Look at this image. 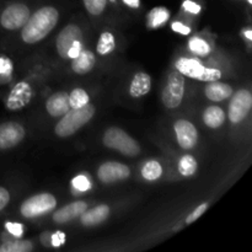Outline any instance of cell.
<instances>
[{"instance_id": "1", "label": "cell", "mask_w": 252, "mask_h": 252, "mask_svg": "<svg viewBox=\"0 0 252 252\" xmlns=\"http://www.w3.org/2000/svg\"><path fill=\"white\" fill-rule=\"evenodd\" d=\"M59 12L53 6H43L30 15L26 24L22 26L21 37L26 43H36L42 41L58 24Z\"/></svg>"}, {"instance_id": "2", "label": "cell", "mask_w": 252, "mask_h": 252, "mask_svg": "<svg viewBox=\"0 0 252 252\" xmlns=\"http://www.w3.org/2000/svg\"><path fill=\"white\" fill-rule=\"evenodd\" d=\"M95 115V107L90 102L79 108H70L54 128V133L61 138H66L78 132Z\"/></svg>"}, {"instance_id": "3", "label": "cell", "mask_w": 252, "mask_h": 252, "mask_svg": "<svg viewBox=\"0 0 252 252\" xmlns=\"http://www.w3.org/2000/svg\"><path fill=\"white\" fill-rule=\"evenodd\" d=\"M103 144L127 157H135L140 153L137 140L118 127H111L106 130L103 134Z\"/></svg>"}, {"instance_id": "4", "label": "cell", "mask_w": 252, "mask_h": 252, "mask_svg": "<svg viewBox=\"0 0 252 252\" xmlns=\"http://www.w3.org/2000/svg\"><path fill=\"white\" fill-rule=\"evenodd\" d=\"M176 69L184 76L197 79L201 81H218L221 78V71L214 68H206L197 59L180 58L176 62Z\"/></svg>"}, {"instance_id": "5", "label": "cell", "mask_w": 252, "mask_h": 252, "mask_svg": "<svg viewBox=\"0 0 252 252\" xmlns=\"http://www.w3.org/2000/svg\"><path fill=\"white\" fill-rule=\"evenodd\" d=\"M57 206V199L51 193H39L27 198L20 207L22 217L25 218H36L44 216L53 211Z\"/></svg>"}, {"instance_id": "6", "label": "cell", "mask_w": 252, "mask_h": 252, "mask_svg": "<svg viewBox=\"0 0 252 252\" xmlns=\"http://www.w3.org/2000/svg\"><path fill=\"white\" fill-rule=\"evenodd\" d=\"M185 95V76L174 70L167 76V83L162 90V102L167 108H176L181 105Z\"/></svg>"}, {"instance_id": "7", "label": "cell", "mask_w": 252, "mask_h": 252, "mask_svg": "<svg viewBox=\"0 0 252 252\" xmlns=\"http://www.w3.org/2000/svg\"><path fill=\"white\" fill-rule=\"evenodd\" d=\"M30 9L25 4L15 2L9 5L4 9L0 16V24L4 29L15 31V30L22 29L30 17Z\"/></svg>"}, {"instance_id": "8", "label": "cell", "mask_w": 252, "mask_h": 252, "mask_svg": "<svg viewBox=\"0 0 252 252\" xmlns=\"http://www.w3.org/2000/svg\"><path fill=\"white\" fill-rule=\"evenodd\" d=\"M252 107V95L249 90H239L229 105V120L234 125L243 122Z\"/></svg>"}, {"instance_id": "9", "label": "cell", "mask_w": 252, "mask_h": 252, "mask_svg": "<svg viewBox=\"0 0 252 252\" xmlns=\"http://www.w3.org/2000/svg\"><path fill=\"white\" fill-rule=\"evenodd\" d=\"M25 128L17 122H5L0 125V149L6 150L16 147L24 140Z\"/></svg>"}, {"instance_id": "10", "label": "cell", "mask_w": 252, "mask_h": 252, "mask_svg": "<svg viewBox=\"0 0 252 252\" xmlns=\"http://www.w3.org/2000/svg\"><path fill=\"white\" fill-rule=\"evenodd\" d=\"M177 143L185 150H191L198 142V132L193 123L186 120H179L174 126Z\"/></svg>"}, {"instance_id": "11", "label": "cell", "mask_w": 252, "mask_h": 252, "mask_svg": "<svg viewBox=\"0 0 252 252\" xmlns=\"http://www.w3.org/2000/svg\"><path fill=\"white\" fill-rule=\"evenodd\" d=\"M32 96H33V91L30 84H27L26 81L17 83L10 91L9 97L6 100V107L11 111L21 110L25 106L29 105L30 101L32 100Z\"/></svg>"}, {"instance_id": "12", "label": "cell", "mask_w": 252, "mask_h": 252, "mask_svg": "<svg viewBox=\"0 0 252 252\" xmlns=\"http://www.w3.org/2000/svg\"><path fill=\"white\" fill-rule=\"evenodd\" d=\"M130 170L127 165L121 162H105L97 170V177L103 184H112L128 179Z\"/></svg>"}, {"instance_id": "13", "label": "cell", "mask_w": 252, "mask_h": 252, "mask_svg": "<svg viewBox=\"0 0 252 252\" xmlns=\"http://www.w3.org/2000/svg\"><path fill=\"white\" fill-rule=\"evenodd\" d=\"M83 38V32H81L80 27L76 25H68L64 27L61 32H59L58 37H57V52L62 58H66L68 56V51L71 47V44L78 39Z\"/></svg>"}, {"instance_id": "14", "label": "cell", "mask_w": 252, "mask_h": 252, "mask_svg": "<svg viewBox=\"0 0 252 252\" xmlns=\"http://www.w3.org/2000/svg\"><path fill=\"white\" fill-rule=\"evenodd\" d=\"M46 108L47 112H48L52 117H62L63 115H65V113L70 110V105H69V94L64 93V91H59V93L53 94V95L47 100Z\"/></svg>"}, {"instance_id": "15", "label": "cell", "mask_w": 252, "mask_h": 252, "mask_svg": "<svg viewBox=\"0 0 252 252\" xmlns=\"http://www.w3.org/2000/svg\"><path fill=\"white\" fill-rule=\"evenodd\" d=\"M86 209H88V204H86L85 202H73V203L68 204V206L63 207V208L58 209V211L53 214V220L58 224L68 223V221L80 217Z\"/></svg>"}, {"instance_id": "16", "label": "cell", "mask_w": 252, "mask_h": 252, "mask_svg": "<svg viewBox=\"0 0 252 252\" xmlns=\"http://www.w3.org/2000/svg\"><path fill=\"white\" fill-rule=\"evenodd\" d=\"M108 216H110V207L106 206V204H100V206L95 207L90 211L86 209L80 216V220L83 225L94 226L105 221L108 218Z\"/></svg>"}, {"instance_id": "17", "label": "cell", "mask_w": 252, "mask_h": 252, "mask_svg": "<svg viewBox=\"0 0 252 252\" xmlns=\"http://www.w3.org/2000/svg\"><path fill=\"white\" fill-rule=\"evenodd\" d=\"M96 63V58H95V54L93 53L91 51H81L80 54L75 58H73V63H71V69L75 71L76 74L79 75H83V74L89 73L94 69Z\"/></svg>"}, {"instance_id": "18", "label": "cell", "mask_w": 252, "mask_h": 252, "mask_svg": "<svg viewBox=\"0 0 252 252\" xmlns=\"http://www.w3.org/2000/svg\"><path fill=\"white\" fill-rule=\"evenodd\" d=\"M206 96L211 101L214 102H219L225 98L230 97L233 95V88L229 84L225 83H218V81H211L209 85L206 86L204 89Z\"/></svg>"}, {"instance_id": "19", "label": "cell", "mask_w": 252, "mask_h": 252, "mask_svg": "<svg viewBox=\"0 0 252 252\" xmlns=\"http://www.w3.org/2000/svg\"><path fill=\"white\" fill-rule=\"evenodd\" d=\"M152 89V79L147 73H137L130 83L129 94L133 97L147 95Z\"/></svg>"}, {"instance_id": "20", "label": "cell", "mask_w": 252, "mask_h": 252, "mask_svg": "<svg viewBox=\"0 0 252 252\" xmlns=\"http://www.w3.org/2000/svg\"><path fill=\"white\" fill-rule=\"evenodd\" d=\"M203 121L207 127L218 128L225 121V113L218 106H209L203 112Z\"/></svg>"}, {"instance_id": "21", "label": "cell", "mask_w": 252, "mask_h": 252, "mask_svg": "<svg viewBox=\"0 0 252 252\" xmlns=\"http://www.w3.org/2000/svg\"><path fill=\"white\" fill-rule=\"evenodd\" d=\"M170 12L166 7L164 6H158L154 7L153 10H150V12L148 14V25L152 29H158L161 25H164L165 22L169 20Z\"/></svg>"}, {"instance_id": "22", "label": "cell", "mask_w": 252, "mask_h": 252, "mask_svg": "<svg viewBox=\"0 0 252 252\" xmlns=\"http://www.w3.org/2000/svg\"><path fill=\"white\" fill-rule=\"evenodd\" d=\"M116 48V41L115 36L111 32H103L100 36V39L97 42V53L101 56H106V54L111 53L115 51Z\"/></svg>"}, {"instance_id": "23", "label": "cell", "mask_w": 252, "mask_h": 252, "mask_svg": "<svg viewBox=\"0 0 252 252\" xmlns=\"http://www.w3.org/2000/svg\"><path fill=\"white\" fill-rule=\"evenodd\" d=\"M162 175V167L155 160L145 162L144 166L142 167V176L148 181H155Z\"/></svg>"}, {"instance_id": "24", "label": "cell", "mask_w": 252, "mask_h": 252, "mask_svg": "<svg viewBox=\"0 0 252 252\" xmlns=\"http://www.w3.org/2000/svg\"><path fill=\"white\" fill-rule=\"evenodd\" d=\"M197 167H198L197 160L194 159L192 155H184V157L180 159L179 171L182 176H192L193 174H196Z\"/></svg>"}, {"instance_id": "25", "label": "cell", "mask_w": 252, "mask_h": 252, "mask_svg": "<svg viewBox=\"0 0 252 252\" xmlns=\"http://www.w3.org/2000/svg\"><path fill=\"white\" fill-rule=\"evenodd\" d=\"M33 250L31 241H7L0 246V252H30Z\"/></svg>"}, {"instance_id": "26", "label": "cell", "mask_w": 252, "mask_h": 252, "mask_svg": "<svg viewBox=\"0 0 252 252\" xmlns=\"http://www.w3.org/2000/svg\"><path fill=\"white\" fill-rule=\"evenodd\" d=\"M90 97H89L88 93L83 89H74L70 94H69V105L70 108H79L85 106L89 103Z\"/></svg>"}, {"instance_id": "27", "label": "cell", "mask_w": 252, "mask_h": 252, "mask_svg": "<svg viewBox=\"0 0 252 252\" xmlns=\"http://www.w3.org/2000/svg\"><path fill=\"white\" fill-rule=\"evenodd\" d=\"M189 47L194 54L199 57H207L212 51L208 42L204 41L203 38H199V37H193V38L189 39Z\"/></svg>"}, {"instance_id": "28", "label": "cell", "mask_w": 252, "mask_h": 252, "mask_svg": "<svg viewBox=\"0 0 252 252\" xmlns=\"http://www.w3.org/2000/svg\"><path fill=\"white\" fill-rule=\"evenodd\" d=\"M14 65L11 59L5 56H0V84H6L11 80Z\"/></svg>"}, {"instance_id": "29", "label": "cell", "mask_w": 252, "mask_h": 252, "mask_svg": "<svg viewBox=\"0 0 252 252\" xmlns=\"http://www.w3.org/2000/svg\"><path fill=\"white\" fill-rule=\"evenodd\" d=\"M86 10L91 15H101L106 9V0H83Z\"/></svg>"}, {"instance_id": "30", "label": "cell", "mask_w": 252, "mask_h": 252, "mask_svg": "<svg viewBox=\"0 0 252 252\" xmlns=\"http://www.w3.org/2000/svg\"><path fill=\"white\" fill-rule=\"evenodd\" d=\"M71 185L78 192H86L91 189V182L86 175H78L74 177Z\"/></svg>"}, {"instance_id": "31", "label": "cell", "mask_w": 252, "mask_h": 252, "mask_svg": "<svg viewBox=\"0 0 252 252\" xmlns=\"http://www.w3.org/2000/svg\"><path fill=\"white\" fill-rule=\"evenodd\" d=\"M5 228L9 231L11 235H14L15 238H21L22 234H24V226L20 223H12V221H6L5 223Z\"/></svg>"}, {"instance_id": "32", "label": "cell", "mask_w": 252, "mask_h": 252, "mask_svg": "<svg viewBox=\"0 0 252 252\" xmlns=\"http://www.w3.org/2000/svg\"><path fill=\"white\" fill-rule=\"evenodd\" d=\"M207 208H208V204L207 203H202L201 206L197 207V208L186 218V224H192L194 220H197V219L207 211Z\"/></svg>"}, {"instance_id": "33", "label": "cell", "mask_w": 252, "mask_h": 252, "mask_svg": "<svg viewBox=\"0 0 252 252\" xmlns=\"http://www.w3.org/2000/svg\"><path fill=\"white\" fill-rule=\"evenodd\" d=\"M65 239L66 236L63 231H56V233L51 236V245L53 246V248H59V246H62L65 243Z\"/></svg>"}, {"instance_id": "34", "label": "cell", "mask_w": 252, "mask_h": 252, "mask_svg": "<svg viewBox=\"0 0 252 252\" xmlns=\"http://www.w3.org/2000/svg\"><path fill=\"white\" fill-rule=\"evenodd\" d=\"M81 51H83V43H81V39H78V41L74 42V43L71 44L70 48H69L66 58H75V57H78L79 54H80Z\"/></svg>"}, {"instance_id": "35", "label": "cell", "mask_w": 252, "mask_h": 252, "mask_svg": "<svg viewBox=\"0 0 252 252\" xmlns=\"http://www.w3.org/2000/svg\"><path fill=\"white\" fill-rule=\"evenodd\" d=\"M10 202V193L6 189L0 187V212L9 204Z\"/></svg>"}, {"instance_id": "36", "label": "cell", "mask_w": 252, "mask_h": 252, "mask_svg": "<svg viewBox=\"0 0 252 252\" xmlns=\"http://www.w3.org/2000/svg\"><path fill=\"white\" fill-rule=\"evenodd\" d=\"M171 29L174 30L175 32H179V33L181 34H189V32H191V29H189V26H186V25L181 24V22L179 21L174 22V24L171 25Z\"/></svg>"}, {"instance_id": "37", "label": "cell", "mask_w": 252, "mask_h": 252, "mask_svg": "<svg viewBox=\"0 0 252 252\" xmlns=\"http://www.w3.org/2000/svg\"><path fill=\"white\" fill-rule=\"evenodd\" d=\"M184 7L185 10H187V11L191 12V14H198V12L201 11V6H199L198 4H196V2L191 1V0H186V1L184 2Z\"/></svg>"}, {"instance_id": "38", "label": "cell", "mask_w": 252, "mask_h": 252, "mask_svg": "<svg viewBox=\"0 0 252 252\" xmlns=\"http://www.w3.org/2000/svg\"><path fill=\"white\" fill-rule=\"evenodd\" d=\"M122 1L129 7H133V9H137L140 5V0H122Z\"/></svg>"}, {"instance_id": "39", "label": "cell", "mask_w": 252, "mask_h": 252, "mask_svg": "<svg viewBox=\"0 0 252 252\" xmlns=\"http://www.w3.org/2000/svg\"><path fill=\"white\" fill-rule=\"evenodd\" d=\"M245 37L248 39H252V32H251V30H248V31L245 32Z\"/></svg>"}, {"instance_id": "40", "label": "cell", "mask_w": 252, "mask_h": 252, "mask_svg": "<svg viewBox=\"0 0 252 252\" xmlns=\"http://www.w3.org/2000/svg\"><path fill=\"white\" fill-rule=\"evenodd\" d=\"M108 1H111V2H115L116 0H108Z\"/></svg>"}, {"instance_id": "41", "label": "cell", "mask_w": 252, "mask_h": 252, "mask_svg": "<svg viewBox=\"0 0 252 252\" xmlns=\"http://www.w3.org/2000/svg\"><path fill=\"white\" fill-rule=\"evenodd\" d=\"M248 1H249V2H250V4H252V0H248Z\"/></svg>"}]
</instances>
